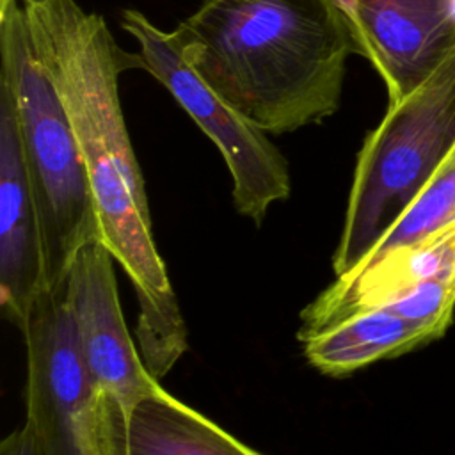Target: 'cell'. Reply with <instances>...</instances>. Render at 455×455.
<instances>
[{
	"label": "cell",
	"mask_w": 455,
	"mask_h": 455,
	"mask_svg": "<svg viewBox=\"0 0 455 455\" xmlns=\"http://www.w3.org/2000/svg\"><path fill=\"white\" fill-rule=\"evenodd\" d=\"M172 32L201 78L272 135L331 117L357 53L336 0H204Z\"/></svg>",
	"instance_id": "1"
},
{
	"label": "cell",
	"mask_w": 455,
	"mask_h": 455,
	"mask_svg": "<svg viewBox=\"0 0 455 455\" xmlns=\"http://www.w3.org/2000/svg\"><path fill=\"white\" fill-rule=\"evenodd\" d=\"M36 59L52 80L91 180L100 240L123 267L156 256L144 178L121 108L119 76L146 69L105 18L76 0H20Z\"/></svg>",
	"instance_id": "2"
},
{
	"label": "cell",
	"mask_w": 455,
	"mask_h": 455,
	"mask_svg": "<svg viewBox=\"0 0 455 455\" xmlns=\"http://www.w3.org/2000/svg\"><path fill=\"white\" fill-rule=\"evenodd\" d=\"M0 82L12 100L41 224L46 284L57 288L76 252L100 238V226L76 137L52 80L36 59L18 0L0 12Z\"/></svg>",
	"instance_id": "3"
},
{
	"label": "cell",
	"mask_w": 455,
	"mask_h": 455,
	"mask_svg": "<svg viewBox=\"0 0 455 455\" xmlns=\"http://www.w3.org/2000/svg\"><path fill=\"white\" fill-rule=\"evenodd\" d=\"M455 144V50L391 103L357 155L345 224L332 258L348 274L402 215Z\"/></svg>",
	"instance_id": "4"
},
{
	"label": "cell",
	"mask_w": 455,
	"mask_h": 455,
	"mask_svg": "<svg viewBox=\"0 0 455 455\" xmlns=\"http://www.w3.org/2000/svg\"><path fill=\"white\" fill-rule=\"evenodd\" d=\"M27 419L37 455H126L128 425L96 386L62 286L46 288L21 329Z\"/></svg>",
	"instance_id": "5"
},
{
	"label": "cell",
	"mask_w": 455,
	"mask_h": 455,
	"mask_svg": "<svg viewBox=\"0 0 455 455\" xmlns=\"http://www.w3.org/2000/svg\"><path fill=\"white\" fill-rule=\"evenodd\" d=\"M121 27L139 43L151 73L219 148L233 180L236 210L259 224L268 208L290 196L288 162L267 133L224 101L185 60L174 32L124 9Z\"/></svg>",
	"instance_id": "6"
},
{
	"label": "cell",
	"mask_w": 455,
	"mask_h": 455,
	"mask_svg": "<svg viewBox=\"0 0 455 455\" xmlns=\"http://www.w3.org/2000/svg\"><path fill=\"white\" fill-rule=\"evenodd\" d=\"M114 261L107 245L96 238L76 252L60 286L85 364L114 414L130 425L133 407L160 384L128 334Z\"/></svg>",
	"instance_id": "7"
},
{
	"label": "cell",
	"mask_w": 455,
	"mask_h": 455,
	"mask_svg": "<svg viewBox=\"0 0 455 455\" xmlns=\"http://www.w3.org/2000/svg\"><path fill=\"white\" fill-rule=\"evenodd\" d=\"M339 9L357 53L382 76L389 105L412 92L455 50V0H352Z\"/></svg>",
	"instance_id": "8"
},
{
	"label": "cell",
	"mask_w": 455,
	"mask_h": 455,
	"mask_svg": "<svg viewBox=\"0 0 455 455\" xmlns=\"http://www.w3.org/2000/svg\"><path fill=\"white\" fill-rule=\"evenodd\" d=\"M48 288L41 224L32 197L16 112L0 82V304L20 331Z\"/></svg>",
	"instance_id": "9"
},
{
	"label": "cell",
	"mask_w": 455,
	"mask_h": 455,
	"mask_svg": "<svg viewBox=\"0 0 455 455\" xmlns=\"http://www.w3.org/2000/svg\"><path fill=\"white\" fill-rule=\"evenodd\" d=\"M450 277H455V226L387 252L366 268L336 277L302 311V327L297 336L306 341L347 316L382 307L419 283Z\"/></svg>",
	"instance_id": "10"
},
{
	"label": "cell",
	"mask_w": 455,
	"mask_h": 455,
	"mask_svg": "<svg viewBox=\"0 0 455 455\" xmlns=\"http://www.w3.org/2000/svg\"><path fill=\"white\" fill-rule=\"evenodd\" d=\"M437 336L386 309L347 316L307 338L304 354L322 373L339 377L363 366L411 352Z\"/></svg>",
	"instance_id": "11"
},
{
	"label": "cell",
	"mask_w": 455,
	"mask_h": 455,
	"mask_svg": "<svg viewBox=\"0 0 455 455\" xmlns=\"http://www.w3.org/2000/svg\"><path fill=\"white\" fill-rule=\"evenodd\" d=\"M126 455H261L162 386L132 411Z\"/></svg>",
	"instance_id": "12"
},
{
	"label": "cell",
	"mask_w": 455,
	"mask_h": 455,
	"mask_svg": "<svg viewBox=\"0 0 455 455\" xmlns=\"http://www.w3.org/2000/svg\"><path fill=\"white\" fill-rule=\"evenodd\" d=\"M379 309H386L441 338L451 323L455 311V277L419 283Z\"/></svg>",
	"instance_id": "13"
},
{
	"label": "cell",
	"mask_w": 455,
	"mask_h": 455,
	"mask_svg": "<svg viewBox=\"0 0 455 455\" xmlns=\"http://www.w3.org/2000/svg\"><path fill=\"white\" fill-rule=\"evenodd\" d=\"M0 455H37L32 430L27 423L11 432L0 444Z\"/></svg>",
	"instance_id": "14"
},
{
	"label": "cell",
	"mask_w": 455,
	"mask_h": 455,
	"mask_svg": "<svg viewBox=\"0 0 455 455\" xmlns=\"http://www.w3.org/2000/svg\"><path fill=\"white\" fill-rule=\"evenodd\" d=\"M12 2H16V0H0V12H4Z\"/></svg>",
	"instance_id": "15"
}]
</instances>
